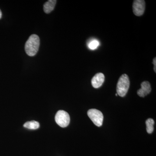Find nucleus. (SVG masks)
<instances>
[{
  "label": "nucleus",
  "mask_w": 156,
  "mask_h": 156,
  "mask_svg": "<svg viewBox=\"0 0 156 156\" xmlns=\"http://www.w3.org/2000/svg\"><path fill=\"white\" fill-rule=\"evenodd\" d=\"M154 69L155 73H156V58L155 57L153 59Z\"/></svg>",
  "instance_id": "nucleus-12"
},
{
  "label": "nucleus",
  "mask_w": 156,
  "mask_h": 156,
  "mask_svg": "<svg viewBox=\"0 0 156 156\" xmlns=\"http://www.w3.org/2000/svg\"><path fill=\"white\" fill-rule=\"evenodd\" d=\"M87 114L95 126L98 127L102 126L104 117L101 112L96 109H91L89 110Z\"/></svg>",
  "instance_id": "nucleus-3"
},
{
  "label": "nucleus",
  "mask_w": 156,
  "mask_h": 156,
  "mask_svg": "<svg viewBox=\"0 0 156 156\" xmlns=\"http://www.w3.org/2000/svg\"><path fill=\"white\" fill-rule=\"evenodd\" d=\"M115 95H116V96H117V95H118V94H116Z\"/></svg>",
  "instance_id": "nucleus-14"
},
{
  "label": "nucleus",
  "mask_w": 156,
  "mask_h": 156,
  "mask_svg": "<svg viewBox=\"0 0 156 156\" xmlns=\"http://www.w3.org/2000/svg\"><path fill=\"white\" fill-rule=\"evenodd\" d=\"M56 123L62 128H65L69 125L70 116L67 112L63 110L58 111L55 116Z\"/></svg>",
  "instance_id": "nucleus-4"
},
{
  "label": "nucleus",
  "mask_w": 156,
  "mask_h": 156,
  "mask_svg": "<svg viewBox=\"0 0 156 156\" xmlns=\"http://www.w3.org/2000/svg\"><path fill=\"white\" fill-rule=\"evenodd\" d=\"M23 127L28 129L35 130L40 127V124L37 121H32L26 122L23 125Z\"/></svg>",
  "instance_id": "nucleus-9"
},
{
  "label": "nucleus",
  "mask_w": 156,
  "mask_h": 156,
  "mask_svg": "<svg viewBox=\"0 0 156 156\" xmlns=\"http://www.w3.org/2000/svg\"><path fill=\"white\" fill-rule=\"evenodd\" d=\"M57 1L56 0H49L44 4V10L46 14H49L54 10Z\"/></svg>",
  "instance_id": "nucleus-8"
},
{
  "label": "nucleus",
  "mask_w": 156,
  "mask_h": 156,
  "mask_svg": "<svg viewBox=\"0 0 156 156\" xmlns=\"http://www.w3.org/2000/svg\"><path fill=\"white\" fill-rule=\"evenodd\" d=\"M99 45V42L96 40L91 41L88 44V47L91 50H94L96 49Z\"/></svg>",
  "instance_id": "nucleus-11"
},
{
  "label": "nucleus",
  "mask_w": 156,
  "mask_h": 156,
  "mask_svg": "<svg viewBox=\"0 0 156 156\" xmlns=\"http://www.w3.org/2000/svg\"><path fill=\"white\" fill-rule=\"evenodd\" d=\"M2 17V12L1 11V10H0V19H1Z\"/></svg>",
  "instance_id": "nucleus-13"
},
{
  "label": "nucleus",
  "mask_w": 156,
  "mask_h": 156,
  "mask_svg": "<svg viewBox=\"0 0 156 156\" xmlns=\"http://www.w3.org/2000/svg\"><path fill=\"white\" fill-rule=\"evenodd\" d=\"M151 91V87L149 82L144 81L141 84V88L137 90V94L140 97H144L149 94Z\"/></svg>",
  "instance_id": "nucleus-6"
},
{
  "label": "nucleus",
  "mask_w": 156,
  "mask_h": 156,
  "mask_svg": "<svg viewBox=\"0 0 156 156\" xmlns=\"http://www.w3.org/2000/svg\"><path fill=\"white\" fill-rule=\"evenodd\" d=\"M104 81V75L102 73H98L92 78L91 83L92 87L95 89H97L102 86Z\"/></svg>",
  "instance_id": "nucleus-7"
},
{
  "label": "nucleus",
  "mask_w": 156,
  "mask_h": 156,
  "mask_svg": "<svg viewBox=\"0 0 156 156\" xmlns=\"http://www.w3.org/2000/svg\"><path fill=\"white\" fill-rule=\"evenodd\" d=\"M145 9V2L144 0H135L133 2V11L136 16H142Z\"/></svg>",
  "instance_id": "nucleus-5"
},
{
  "label": "nucleus",
  "mask_w": 156,
  "mask_h": 156,
  "mask_svg": "<svg viewBox=\"0 0 156 156\" xmlns=\"http://www.w3.org/2000/svg\"><path fill=\"white\" fill-rule=\"evenodd\" d=\"M154 121L152 119H149L146 121L147 131L148 134H151L154 130Z\"/></svg>",
  "instance_id": "nucleus-10"
},
{
  "label": "nucleus",
  "mask_w": 156,
  "mask_h": 156,
  "mask_svg": "<svg viewBox=\"0 0 156 156\" xmlns=\"http://www.w3.org/2000/svg\"><path fill=\"white\" fill-rule=\"evenodd\" d=\"M129 77L126 74L122 75L119 79L117 85V94L121 97L126 96L130 87Z\"/></svg>",
  "instance_id": "nucleus-2"
},
{
  "label": "nucleus",
  "mask_w": 156,
  "mask_h": 156,
  "mask_svg": "<svg viewBox=\"0 0 156 156\" xmlns=\"http://www.w3.org/2000/svg\"><path fill=\"white\" fill-rule=\"evenodd\" d=\"M40 45V38L36 34H32L27 41L25 45L26 53L30 56L36 55Z\"/></svg>",
  "instance_id": "nucleus-1"
}]
</instances>
